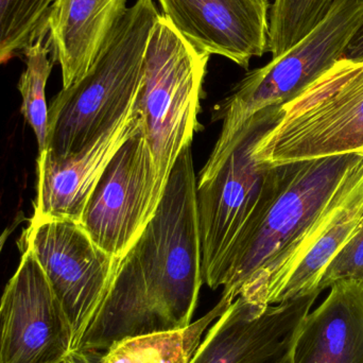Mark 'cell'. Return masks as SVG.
<instances>
[{
    "mask_svg": "<svg viewBox=\"0 0 363 363\" xmlns=\"http://www.w3.org/2000/svg\"><path fill=\"white\" fill-rule=\"evenodd\" d=\"M202 284L196 178L188 145L155 215L121 259L94 322L96 345L106 351L125 338L187 328Z\"/></svg>",
    "mask_w": 363,
    "mask_h": 363,
    "instance_id": "cell-1",
    "label": "cell"
},
{
    "mask_svg": "<svg viewBox=\"0 0 363 363\" xmlns=\"http://www.w3.org/2000/svg\"><path fill=\"white\" fill-rule=\"evenodd\" d=\"M362 155L273 166L264 194L239 235L222 294L271 305L306 235L319 221Z\"/></svg>",
    "mask_w": 363,
    "mask_h": 363,
    "instance_id": "cell-2",
    "label": "cell"
},
{
    "mask_svg": "<svg viewBox=\"0 0 363 363\" xmlns=\"http://www.w3.org/2000/svg\"><path fill=\"white\" fill-rule=\"evenodd\" d=\"M160 15L153 0H136L86 74L55 96L48 108L47 155L64 159L83 150L134 108Z\"/></svg>",
    "mask_w": 363,
    "mask_h": 363,
    "instance_id": "cell-3",
    "label": "cell"
},
{
    "mask_svg": "<svg viewBox=\"0 0 363 363\" xmlns=\"http://www.w3.org/2000/svg\"><path fill=\"white\" fill-rule=\"evenodd\" d=\"M363 21V0H335L326 16L289 50L252 70L216 106L221 133L199 180L215 174L255 115L296 99L342 59Z\"/></svg>",
    "mask_w": 363,
    "mask_h": 363,
    "instance_id": "cell-4",
    "label": "cell"
},
{
    "mask_svg": "<svg viewBox=\"0 0 363 363\" xmlns=\"http://www.w3.org/2000/svg\"><path fill=\"white\" fill-rule=\"evenodd\" d=\"M279 112L274 127L254 147L258 163L363 155V62L339 60Z\"/></svg>",
    "mask_w": 363,
    "mask_h": 363,
    "instance_id": "cell-5",
    "label": "cell"
},
{
    "mask_svg": "<svg viewBox=\"0 0 363 363\" xmlns=\"http://www.w3.org/2000/svg\"><path fill=\"white\" fill-rule=\"evenodd\" d=\"M209 57L196 50L160 15L147 45L136 106L153 159L165 182L198 129Z\"/></svg>",
    "mask_w": 363,
    "mask_h": 363,
    "instance_id": "cell-6",
    "label": "cell"
},
{
    "mask_svg": "<svg viewBox=\"0 0 363 363\" xmlns=\"http://www.w3.org/2000/svg\"><path fill=\"white\" fill-rule=\"evenodd\" d=\"M279 110L255 115L215 174L196 182L203 283L211 290L223 286L230 252L264 194L273 166L258 163L252 152L279 121Z\"/></svg>",
    "mask_w": 363,
    "mask_h": 363,
    "instance_id": "cell-7",
    "label": "cell"
},
{
    "mask_svg": "<svg viewBox=\"0 0 363 363\" xmlns=\"http://www.w3.org/2000/svg\"><path fill=\"white\" fill-rule=\"evenodd\" d=\"M40 264L72 333L77 352L97 315L121 259L100 249L79 222L32 218L18 241Z\"/></svg>",
    "mask_w": 363,
    "mask_h": 363,
    "instance_id": "cell-8",
    "label": "cell"
},
{
    "mask_svg": "<svg viewBox=\"0 0 363 363\" xmlns=\"http://www.w3.org/2000/svg\"><path fill=\"white\" fill-rule=\"evenodd\" d=\"M165 185L143 123L102 172L79 223L100 249L123 259L155 215Z\"/></svg>",
    "mask_w": 363,
    "mask_h": 363,
    "instance_id": "cell-9",
    "label": "cell"
},
{
    "mask_svg": "<svg viewBox=\"0 0 363 363\" xmlns=\"http://www.w3.org/2000/svg\"><path fill=\"white\" fill-rule=\"evenodd\" d=\"M321 292L277 304L235 298L209 326L189 363H294V345Z\"/></svg>",
    "mask_w": 363,
    "mask_h": 363,
    "instance_id": "cell-10",
    "label": "cell"
},
{
    "mask_svg": "<svg viewBox=\"0 0 363 363\" xmlns=\"http://www.w3.org/2000/svg\"><path fill=\"white\" fill-rule=\"evenodd\" d=\"M0 311L1 363H59L72 353L69 322L29 250L21 251Z\"/></svg>",
    "mask_w": 363,
    "mask_h": 363,
    "instance_id": "cell-11",
    "label": "cell"
},
{
    "mask_svg": "<svg viewBox=\"0 0 363 363\" xmlns=\"http://www.w3.org/2000/svg\"><path fill=\"white\" fill-rule=\"evenodd\" d=\"M163 16L196 50L247 69L269 51L270 0H159Z\"/></svg>",
    "mask_w": 363,
    "mask_h": 363,
    "instance_id": "cell-12",
    "label": "cell"
},
{
    "mask_svg": "<svg viewBox=\"0 0 363 363\" xmlns=\"http://www.w3.org/2000/svg\"><path fill=\"white\" fill-rule=\"evenodd\" d=\"M142 127V114L135 104L112 129L83 150L64 159L50 157L45 151L38 153L32 218L80 222L102 172L118 149Z\"/></svg>",
    "mask_w": 363,
    "mask_h": 363,
    "instance_id": "cell-13",
    "label": "cell"
},
{
    "mask_svg": "<svg viewBox=\"0 0 363 363\" xmlns=\"http://www.w3.org/2000/svg\"><path fill=\"white\" fill-rule=\"evenodd\" d=\"M362 215L363 157L305 237L272 304L319 291L322 274L351 238Z\"/></svg>",
    "mask_w": 363,
    "mask_h": 363,
    "instance_id": "cell-14",
    "label": "cell"
},
{
    "mask_svg": "<svg viewBox=\"0 0 363 363\" xmlns=\"http://www.w3.org/2000/svg\"><path fill=\"white\" fill-rule=\"evenodd\" d=\"M127 10V0H55L45 43L63 89L86 74Z\"/></svg>",
    "mask_w": 363,
    "mask_h": 363,
    "instance_id": "cell-15",
    "label": "cell"
},
{
    "mask_svg": "<svg viewBox=\"0 0 363 363\" xmlns=\"http://www.w3.org/2000/svg\"><path fill=\"white\" fill-rule=\"evenodd\" d=\"M294 363H363V284L340 281L305 318Z\"/></svg>",
    "mask_w": 363,
    "mask_h": 363,
    "instance_id": "cell-16",
    "label": "cell"
},
{
    "mask_svg": "<svg viewBox=\"0 0 363 363\" xmlns=\"http://www.w3.org/2000/svg\"><path fill=\"white\" fill-rule=\"evenodd\" d=\"M232 303L222 294L208 313L187 328L118 341L104 352L100 363H189L209 326Z\"/></svg>",
    "mask_w": 363,
    "mask_h": 363,
    "instance_id": "cell-17",
    "label": "cell"
},
{
    "mask_svg": "<svg viewBox=\"0 0 363 363\" xmlns=\"http://www.w3.org/2000/svg\"><path fill=\"white\" fill-rule=\"evenodd\" d=\"M55 0H0V66L46 40Z\"/></svg>",
    "mask_w": 363,
    "mask_h": 363,
    "instance_id": "cell-18",
    "label": "cell"
},
{
    "mask_svg": "<svg viewBox=\"0 0 363 363\" xmlns=\"http://www.w3.org/2000/svg\"><path fill=\"white\" fill-rule=\"evenodd\" d=\"M50 50L45 40H40L23 52L26 69L18 81L21 95V114L35 134L38 153L46 149L48 132V106L46 84L55 62L49 57Z\"/></svg>",
    "mask_w": 363,
    "mask_h": 363,
    "instance_id": "cell-19",
    "label": "cell"
},
{
    "mask_svg": "<svg viewBox=\"0 0 363 363\" xmlns=\"http://www.w3.org/2000/svg\"><path fill=\"white\" fill-rule=\"evenodd\" d=\"M335 0H274L269 13V52L281 57L304 38L332 8Z\"/></svg>",
    "mask_w": 363,
    "mask_h": 363,
    "instance_id": "cell-20",
    "label": "cell"
},
{
    "mask_svg": "<svg viewBox=\"0 0 363 363\" xmlns=\"http://www.w3.org/2000/svg\"><path fill=\"white\" fill-rule=\"evenodd\" d=\"M340 281L363 284V215L351 238L324 271L317 290L323 292Z\"/></svg>",
    "mask_w": 363,
    "mask_h": 363,
    "instance_id": "cell-21",
    "label": "cell"
},
{
    "mask_svg": "<svg viewBox=\"0 0 363 363\" xmlns=\"http://www.w3.org/2000/svg\"><path fill=\"white\" fill-rule=\"evenodd\" d=\"M342 59L352 62H363V21L347 45Z\"/></svg>",
    "mask_w": 363,
    "mask_h": 363,
    "instance_id": "cell-22",
    "label": "cell"
},
{
    "mask_svg": "<svg viewBox=\"0 0 363 363\" xmlns=\"http://www.w3.org/2000/svg\"><path fill=\"white\" fill-rule=\"evenodd\" d=\"M104 353H78L72 352L59 363H100Z\"/></svg>",
    "mask_w": 363,
    "mask_h": 363,
    "instance_id": "cell-23",
    "label": "cell"
},
{
    "mask_svg": "<svg viewBox=\"0 0 363 363\" xmlns=\"http://www.w3.org/2000/svg\"><path fill=\"white\" fill-rule=\"evenodd\" d=\"M21 218L17 217L16 221H15L14 223L10 226V228H6V230L1 233V235H0V253H1L2 249H4V243H6V240H8L11 233H13V230H14V228H16L17 224L21 223Z\"/></svg>",
    "mask_w": 363,
    "mask_h": 363,
    "instance_id": "cell-24",
    "label": "cell"
},
{
    "mask_svg": "<svg viewBox=\"0 0 363 363\" xmlns=\"http://www.w3.org/2000/svg\"><path fill=\"white\" fill-rule=\"evenodd\" d=\"M1 334H2V315L0 311V363H1Z\"/></svg>",
    "mask_w": 363,
    "mask_h": 363,
    "instance_id": "cell-25",
    "label": "cell"
}]
</instances>
